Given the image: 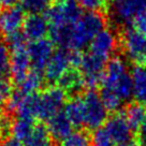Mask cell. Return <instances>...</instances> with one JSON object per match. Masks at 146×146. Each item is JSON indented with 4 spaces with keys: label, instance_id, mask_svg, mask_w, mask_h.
<instances>
[{
    "label": "cell",
    "instance_id": "obj_1",
    "mask_svg": "<svg viewBox=\"0 0 146 146\" xmlns=\"http://www.w3.org/2000/svg\"><path fill=\"white\" fill-rule=\"evenodd\" d=\"M105 27L101 13L86 12L72 26L50 31L54 44L67 50H81L89 45L94 38Z\"/></svg>",
    "mask_w": 146,
    "mask_h": 146
},
{
    "label": "cell",
    "instance_id": "obj_2",
    "mask_svg": "<svg viewBox=\"0 0 146 146\" xmlns=\"http://www.w3.org/2000/svg\"><path fill=\"white\" fill-rule=\"evenodd\" d=\"M82 15V8L75 0H55V3L45 13V17L50 31L72 26Z\"/></svg>",
    "mask_w": 146,
    "mask_h": 146
},
{
    "label": "cell",
    "instance_id": "obj_3",
    "mask_svg": "<svg viewBox=\"0 0 146 146\" xmlns=\"http://www.w3.org/2000/svg\"><path fill=\"white\" fill-rule=\"evenodd\" d=\"M84 104V127L88 130H97L108 120V110L101 100L100 95L89 90L82 96Z\"/></svg>",
    "mask_w": 146,
    "mask_h": 146
},
{
    "label": "cell",
    "instance_id": "obj_4",
    "mask_svg": "<svg viewBox=\"0 0 146 146\" xmlns=\"http://www.w3.org/2000/svg\"><path fill=\"white\" fill-rule=\"evenodd\" d=\"M120 43L129 60L134 64H146V36L135 28L125 27L120 35Z\"/></svg>",
    "mask_w": 146,
    "mask_h": 146
},
{
    "label": "cell",
    "instance_id": "obj_5",
    "mask_svg": "<svg viewBox=\"0 0 146 146\" xmlns=\"http://www.w3.org/2000/svg\"><path fill=\"white\" fill-rule=\"evenodd\" d=\"M67 103V92L58 86L46 88L39 94V117L41 120H48L54 115L61 112Z\"/></svg>",
    "mask_w": 146,
    "mask_h": 146
},
{
    "label": "cell",
    "instance_id": "obj_6",
    "mask_svg": "<svg viewBox=\"0 0 146 146\" xmlns=\"http://www.w3.org/2000/svg\"><path fill=\"white\" fill-rule=\"evenodd\" d=\"M108 60L92 53L83 54L82 62L80 64V72L82 74L85 87L94 90L101 84Z\"/></svg>",
    "mask_w": 146,
    "mask_h": 146
},
{
    "label": "cell",
    "instance_id": "obj_7",
    "mask_svg": "<svg viewBox=\"0 0 146 146\" xmlns=\"http://www.w3.org/2000/svg\"><path fill=\"white\" fill-rule=\"evenodd\" d=\"M110 7L115 19L127 25L145 11L146 0H111Z\"/></svg>",
    "mask_w": 146,
    "mask_h": 146
},
{
    "label": "cell",
    "instance_id": "obj_8",
    "mask_svg": "<svg viewBox=\"0 0 146 146\" xmlns=\"http://www.w3.org/2000/svg\"><path fill=\"white\" fill-rule=\"evenodd\" d=\"M28 55L32 70L44 73L46 64L54 54V43L48 39L31 41L27 45Z\"/></svg>",
    "mask_w": 146,
    "mask_h": 146
},
{
    "label": "cell",
    "instance_id": "obj_9",
    "mask_svg": "<svg viewBox=\"0 0 146 146\" xmlns=\"http://www.w3.org/2000/svg\"><path fill=\"white\" fill-rule=\"evenodd\" d=\"M104 129L116 144L132 141L133 129L126 118L123 112H117L112 117H110L105 123Z\"/></svg>",
    "mask_w": 146,
    "mask_h": 146
},
{
    "label": "cell",
    "instance_id": "obj_10",
    "mask_svg": "<svg viewBox=\"0 0 146 146\" xmlns=\"http://www.w3.org/2000/svg\"><path fill=\"white\" fill-rule=\"evenodd\" d=\"M71 67L70 52L60 48L55 50L44 70V78L48 83H57Z\"/></svg>",
    "mask_w": 146,
    "mask_h": 146
},
{
    "label": "cell",
    "instance_id": "obj_11",
    "mask_svg": "<svg viewBox=\"0 0 146 146\" xmlns=\"http://www.w3.org/2000/svg\"><path fill=\"white\" fill-rule=\"evenodd\" d=\"M31 68L27 45L11 48V67L10 74L13 78V82L17 85L26 78Z\"/></svg>",
    "mask_w": 146,
    "mask_h": 146
},
{
    "label": "cell",
    "instance_id": "obj_12",
    "mask_svg": "<svg viewBox=\"0 0 146 146\" xmlns=\"http://www.w3.org/2000/svg\"><path fill=\"white\" fill-rule=\"evenodd\" d=\"M25 19V11L21 7L14 5L7 8L0 13V32L5 36H8L21 31Z\"/></svg>",
    "mask_w": 146,
    "mask_h": 146
},
{
    "label": "cell",
    "instance_id": "obj_13",
    "mask_svg": "<svg viewBox=\"0 0 146 146\" xmlns=\"http://www.w3.org/2000/svg\"><path fill=\"white\" fill-rule=\"evenodd\" d=\"M117 48V36L110 29L104 28L97 35L89 44V52L96 54L104 59L109 57Z\"/></svg>",
    "mask_w": 146,
    "mask_h": 146
},
{
    "label": "cell",
    "instance_id": "obj_14",
    "mask_svg": "<svg viewBox=\"0 0 146 146\" xmlns=\"http://www.w3.org/2000/svg\"><path fill=\"white\" fill-rule=\"evenodd\" d=\"M129 72L126 61L120 57H113L106 64L103 78L101 82L102 88L113 89Z\"/></svg>",
    "mask_w": 146,
    "mask_h": 146
},
{
    "label": "cell",
    "instance_id": "obj_15",
    "mask_svg": "<svg viewBox=\"0 0 146 146\" xmlns=\"http://www.w3.org/2000/svg\"><path fill=\"white\" fill-rule=\"evenodd\" d=\"M23 33L30 41L45 39L50 33V24L47 18L42 14H29L23 26Z\"/></svg>",
    "mask_w": 146,
    "mask_h": 146
},
{
    "label": "cell",
    "instance_id": "obj_16",
    "mask_svg": "<svg viewBox=\"0 0 146 146\" xmlns=\"http://www.w3.org/2000/svg\"><path fill=\"white\" fill-rule=\"evenodd\" d=\"M46 128L53 140L62 141L68 137L70 133L73 132V126L70 119L67 117L64 112H59L54 115L48 120H46Z\"/></svg>",
    "mask_w": 146,
    "mask_h": 146
},
{
    "label": "cell",
    "instance_id": "obj_17",
    "mask_svg": "<svg viewBox=\"0 0 146 146\" xmlns=\"http://www.w3.org/2000/svg\"><path fill=\"white\" fill-rule=\"evenodd\" d=\"M131 80L133 86V98L137 102L146 103V64H134L131 70Z\"/></svg>",
    "mask_w": 146,
    "mask_h": 146
},
{
    "label": "cell",
    "instance_id": "obj_18",
    "mask_svg": "<svg viewBox=\"0 0 146 146\" xmlns=\"http://www.w3.org/2000/svg\"><path fill=\"white\" fill-rule=\"evenodd\" d=\"M57 84H58V87H60L62 90L67 92V95L68 94L75 95L85 87L82 74H81L78 69L75 68L69 69L68 71L60 78Z\"/></svg>",
    "mask_w": 146,
    "mask_h": 146
},
{
    "label": "cell",
    "instance_id": "obj_19",
    "mask_svg": "<svg viewBox=\"0 0 146 146\" xmlns=\"http://www.w3.org/2000/svg\"><path fill=\"white\" fill-rule=\"evenodd\" d=\"M64 112L74 127L84 126V104L82 96H74L67 101Z\"/></svg>",
    "mask_w": 146,
    "mask_h": 146
},
{
    "label": "cell",
    "instance_id": "obj_20",
    "mask_svg": "<svg viewBox=\"0 0 146 146\" xmlns=\"http://www.w3.org/2000/svg\"><path fill=\"white\" fill-rule=\"evenodd\" d=\"M36 123L33 119L18 117L16 120H14L11 128V134L14 139H16L22 143L26 142L31 137L33 131L36 129Z\"/></svg>",
    "mask_w": 146,
    "mask_h": 146
},
{
    "label": "cell",
    "instance_id": "obj_21",
    "mask_svg": "<svg viewBox=\"0 0 146 146\" xmlns=\"http://www.w3.org/2000/svg\"><path fill=\"white\" fill-rule=\"evenodd\" d=\"M43 76L44 74L38 72L36 70H30L22 82L17 84V90L22 94H33L41 88L43 84Z\"/></svg>",
    "mask_w": 146,
    "mask_h": 146
},
{
    "label": "cell",
    "instance_id": "obj_22",
    "mask_svg": "<svg viewBox=\"0 0 146 146\" xmlns=\"http://www.w3.org/2000/svg\"><path fill=\"white\" fill-rule=\"evenodd\" d=\"M123 113L133 130H137L146 119V108L139 102L129 104Z\"/></svg>",
    "mask_w": 146,
    "mask_h": 146
},
{
    "label": "cell",
    "instance_id": "obj_23",
    "mask_svg": "<svg viewBox=\"0 0 146 146\" xmlns=\"http://www.w3.org/2000/svg\"><path fill=\"white\" fill-rule=\"evenodd\" d=\"M25 146H55L54 141L47 131L46 126L36 123L33 134L25 144Z\"/></svg>",
    "mask_w": 146,
    "mask_h": 146
},
{
    "label": "cell",
    "instance_id": "obj_24",
    "mask_svg": "<svg viewBox=\"0 0 146 146\" xmlns=\"http://www.w3.org/2000/svg\"><path fill=\"white\" fill-rule=\"evenodd\" d=\"M18 3L25 13L42 14L52 7V0H18Z\"/></svg>",
    "mask_w": 146,
    "mask_h": 146
},
{
    "label": "cell",
    "instance_id": "obj_25",
    "mask_svg": "<svg viewBox=\"0 0 146 146\" xmlns=\"http://www.w3.org/2000/svg\"><path fill=\"white\" fill-rule=\"evenodd\" d=\"M60 146H91V137L86 131L76 130L60 141Z\"/></svg>",
    "mask_w": 146,
    "mask_h": 146
},
{
    "label": "cell",
    "instance_id": "obj_26",
    "mask_svg": "<svg viewBox=\"0 0 146 146\" xmlns=\"http://www.w3.org/2000/svg\"><path fill=\"white\" fill-rule=\"evenodd\" d=\"M100 97L103 104L109 112H116L117 113L118 111H120L123 104V101L115 94L114 91L106 89V88H101Z\"/></svg>",
    "mask_w": 146,
    "mask_h": 146
},
{
    "label": "cell",
    "instance_id": "obj_27",
    "mask_svg": "<svg viewBox=\"0 0 146 146\" xmlns=\"http://www.w3.org/2000/svg\"><path fill=\"white\" fill-rule=\"evenodd\" d=\"M11 67V52L9 45L3 41H0V81L7 78L10 74Z\"/></svg>",
    "mask_w": 146,
    "mask_h": 146
},
{
    "label": "cell",
    "instance_id": "obj_28",
    "mask_svg": "<svg viewBox=\"0 0 146 146\" xmlns=\"http://www.w3.org/2000/svg\"><path fill=\"white\" fill-rule=\"evenodd\" d=\"M78 5L87 12H105L110 5L109 0H75Z\"/></svg>",
    "mask_w": 146,
    "mask_h": 146
},
{
    "label": "cell",
    "instance_id": "obj_29",
    "mask_svg": "<svg viewBox=\"0 0 146 146\" xmlns=\"http://www.w3.org/2000/svg\"><path fill=\"white\" fill-rule=\"evenodd\" d=\"M114 144L104 128L101 127L95 130L91 137V146H114Z\"/></svg>",
    "mask_w": 146,
    "mask_h": 146
},
{
    "label": "cell",
    "instance_id": "obj_30",
    "mask_svg": "<svg viewBox=\"0 0 146 146\" xmlns=\"http://www.w3.org/2000/svg\"><path fill=\"white\" fill-rule=\"evenodd\" d=\"M131 24L133 28H135L137 31H140L146 36V10L141 14H139Z\"/></svg>",
    "mask_w": 146,
    "mask_h": 146
},
{
    "label": "cell",
    "instance_id": "obj_31",
    "mask_svg": "<svg viewBox=\"0 0 146 146\" xmlns=\"http://www.w3.org/2000/svg\"><path fill=\"white\" fill-rule=\"evenodd\" d=\"M137 144L140 146H146V119L137 130Z\"/></svg>",
    "mask_w": 146,
    "mask_h": 146
},
{
    "label": "cell",
    "instance_id": "obj_32",
    "mask_svg": "<svg viewBox=\"0 0 146 146\" xmlns=\"http://www.w3.org/2000/svg\"><path fill=\"white\" fill-rule=\"evenodd\" d=\"M0 146H25L24 143L12 137H5L3 141L0 143Z\"/></svg>",
    "mask_w": 146,
    "mask_h": 146
},
{
    "label": "cell",
    "instance_id": "obj_33",
    "mask_svg": "<svg viewBox=\"0 0 146 146\" xmlns=\"http://www.w3.org/2000/svg\"><path fill=\"white\" fill-rule=\"evenodd\" d=\"M17 1L18 0H0V7L3 9L11 8V7H14Z\"/></svg>",
    "mask_w": 146,
    "mask_h": 146
},
{
    "label": "cell",
    "instance_id": "obj_34",
    "mask_svg": "<svg viewBox=\"0 0 146 146\" xmlns=\"http://www.w3.org/2000/svg\"><path fill=\"white\" fill-rule=\"evenodd\" d=\"M7 102H8V100H7L5 97L1 95V92H0V111H1V109L3 108V105H5Z\"/></svg>",
    "mask_w": 146,
    "mask_h": 146
},
{
    "label": "cell",
    "instance_id": "obj_35",
    "mask_svg": "<svg viewBox=\"0 0 146 146\" xmlns=\"http://www.w3.org/2000/svg\"><path fill=\"white\" fill-rule=\"evenodd\" d=\"M117 146H140L137 143H134V142L130 141V142H127V143H123V144H118Z\"/></svg>",
    "mask_w": 146,
    "mask_h": 146
},
{
    "label": "cell",
    "instance_id": "obj_36",
    "mask_svg": "<svg viewBox=\"0 0 146 146\" xmlns=\"http://www.w3.org/2000/svg\"><path fill=\"white\" fill-rule=\"evenodd\" d=\"M2 137V134H1V132H0V137Z\"/></svg>",
    "mask_w": 146,
    "mask_h": 146
}]
</instances>
